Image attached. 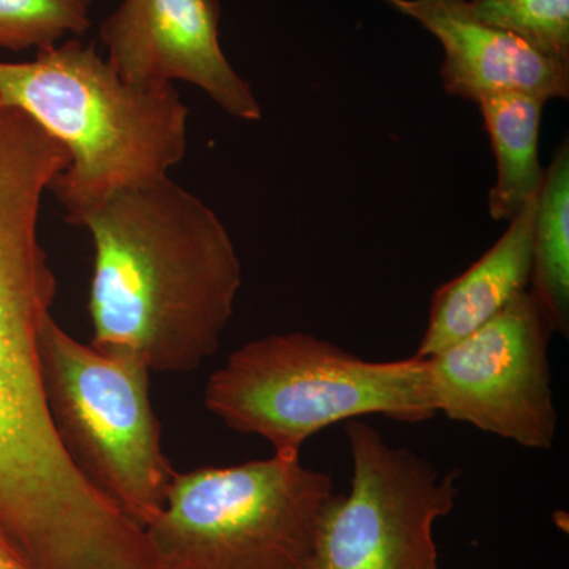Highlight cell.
Returning <instances> with one entry per match:
<instances>
[{
  "instance_id": "cell-1",
  "label": "cell",
  "mask_w": 569,
  "mask_h": 569,
  "mask_svg": "<svg viewBox=\"0 0 569 569\" xmlns=\"http://www.w3.org/2000/svg\"><path fill=\"white\" fill-rule=\"evenodd\" d=\"M74 224L93 246V347L160 373L192 372L219 350L242 266L201 198L168 176L111 194Z\"/></svg>"
},
{
  "instance_id": "cell-2",
  "label": "cell",
  "mask_w": 569,
  "mask_h": 569,
  "mask_svg": "<svg viewBox=\"0 0 569 569\" xmlns=\"http://www.w3.org/2000/svg\"><path fill=\"white\" fill-rule=\"evenodd\" d=\"M0 99L69 152L51 190L71 224L111 194L168 178L186 156L189 108L174 84H132L78 39L0 62Z\"/></svg>"
},
{
  "instance_id": "cell-3",
  "label": "cell",
  "mask_w": 569,
  "mask_h": 569,
  "mask_svg": "<svg viewBox=\"0 0 569 569\" xmlns=\"http://www.w3.org/2000/svg\"><path fill=\"white\" fill-rule=\"evenodd\" d=\"M204 406L228 429L261 437L290 458L337 422L372 415L425 422L438 413L427 359L366 361L306 332L238 348L209 377Z\"/></svg>"
},
{
  "instance_id": "cell-4",
  "label": "cell",
  "mask_w": 569,
  "mask_h": 569,
  "mask_svg": "<svg viewBox=\"0 0 569 569\" xmlns=\"http://www.w3.org/2000/svg\"><path fill=\"white\" fill-rule=\"evenodd\" d=\"M335 493L290 456L176 471L142 529L156 569H301Z\"/></svg>"
},
{
  "instance_id": "cell-5",
  "label": "cell",
  "mask_w": 569,
  "mask_h": 569,
  "mask_svg": "<svg viewBox=\"0 0 569 569\" xmlns=\"http://www.w3.org/2000/svg\"><path fill=\"white\" fill-rule=\"evenodd\" d=\"M51 421L82 477L144 527L162 509L176 470L140 359L108 353L63 331L54 317L40 340Z\"/></svg>"
},
{
  "instance_id": "cell-6",
  "label": "cell",
  "mask_w": 569,
  "mask_h": 569,
  "mask_svg": "<svg viewBox=\"0 0 569 569\" xmlns=\"http://www.w3.org/2000/svg\"><path fill=\"white\" fill-rule=\"evenodd\" d=\"M346 437L350 490L326 505L301 569H441L436 527L456 507L458 471L440 473L362 419L347 422Z\"/></svg>"
},
{
  "instance_id": "cell-7",
  "label": "cell",
  "mask_w": 569,
  "mask_h": 569,
  "mask_svg": "<svg viewBox=\"0 0 569 569\" xmlns=\"http://www.w3.org/2000/svg\"><path fill=\"white\" fill-rule=\"evenodd\" d=\"M553 335L530 291L470 336L426 358L438 413L527 449L557 436L549 343Z\"/></svg>"
},
{
  "instance_id": "cell-8",
  "label": "cell",
  "mask_w": 569,
  "mask_h": 569,
  "mask_svg": "<svg viewBox=\"0 0 569 569\" xmlns=\"http://www.w3.org/2000/svg\"><path fill=\"white\" fill-rule=\"evenodd\" d=\"M219 0H122L100 26L108 62L137 86H197L239 121L258 122L263 107L220 44Z\"/></svg>"
},
{
  "instance_id": "cell-9",
  "label": "cell",
  "mask_w": 569,
  "mask_h": 569,
  "mask_svg": "<svg viewBox=\"0 0 569 569\" xmlns=\"http://www.w3.org/2000/svg\"><path fill=\"white\" fill-rule=\"evenodd\" d=\"M432 33L445 59L441 82L451 97L478 103L500 92L569 99V62L550 58L515 33L471 13L468 0H381Z\"/></svg>"
},
{
  "instance_id": "cell-10",
  "label": "cell",
  "mask_w": 569,
  "mask_h": 569,
  "mask_svg": "<svg viewBox=\"0 0 569 569\" xmlns=\"http://www.w3.org/2000/svg\"><path fill=\"white\" fill-rule=\"evenodd\" d=\"M538 198V197H537ZM537 198L466 272L437 288L417 358H432L498 316L530 287Z\"/></svg>"
},
{
  "instance_id": "cell-11",
  "label": "cell",
  "mask_w": 569,
  "mask_h": 569,
  "mask_svg": "<svg viewBox=\"0 0 569 569\" xmlns=\"http://www.w3.org/2000/svg\"><path fill=\"white\" fill-rule=\"evenodd\" d=\"M477 104L497 167L496 183L489 192V216L509 222L538 197L545 181L539 132L546 102L529 93L500 92Z\"/></svg>"
},
{
  "instance_id": "cell-12",
  "label": "cell",
  "mask_w": 569,
  "mask_h": 569,
  "mask_svg": "<svg viewBox=\"0 0 569 569\" xmlns=\"http://www.w3.org/2000/svg\"><path fill=\"white\" fill-rule=\"evenodd\" d=\"M529 291L553 332L569 335V140L560 142L546 167L537 198L533 266Z\"/></svg>"
},
{
  "instance_id": "cell-13",
  "label": "cell",
  "mask_w": 569,
  "mask_h": 569,
  "mask_svg": "<svg viewBox=\"0 0 569 569\" xmlns=\"http://www.w3.org/2000/svg\"><path fill=\"white\" fill-rule=\"evenodd\" d=\"M96 0H0V48L48 50L84 36Z\"/></svg>"
},
{
  "instance_id": "cell-14",
  "label": "cell",
  "mask_w": 569,
  "mask_h": 569,
  "mask_svg": "<svg viewBox=\"0 0 569 569\" xmlns=\"http://www.w3.org/2000/svg\"><path fill=\"white\" fill-rule=\"evenodd\" d=\"M468 6L486 24L569 62V0H468Z\"/></svg>"
},
{
  "instance_id": "cell-15",
  "label": "cell",
  "mask_w": 569,
  "mask_h": 569,
  "mask_svg": "<svg viewBox=\"0 0 569 569\" xmlns=\"http://www.w3.org/2000/svg\"><path fill=\"white\" fill-rule=\"evenodd\" d=\"M0 569H28L26 565L18 559L17 553L10 549V546L0 537Z\"/></svg>"
}]
</instances>
